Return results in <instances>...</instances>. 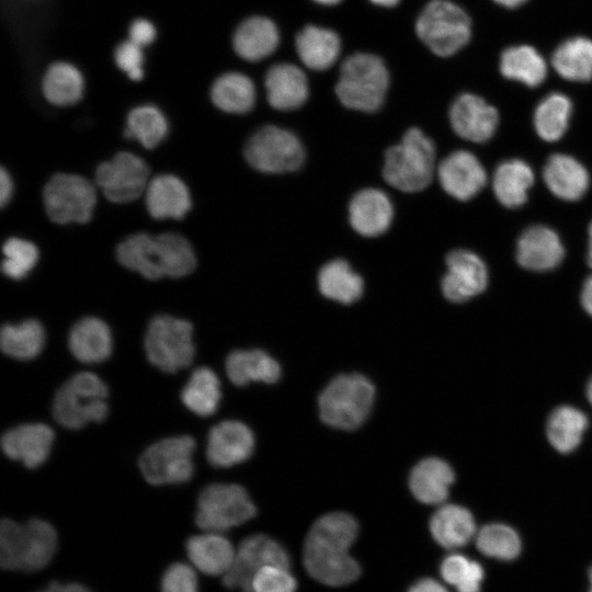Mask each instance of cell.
<instances>
[{
  "label": "cell",
  "mask_w": 592,
  "mask_h": 592,
  "mask_svg": "<svg viewBox=\"0 0 592 592\" xmlns=\"http://www.w3.org/2000/svg\"><path fill=\"white\" fill-rule=\"evenodd\" d=\"M353 543V537L337 524H314L304 544L306 571L312 579L329 587L352 583L361 574L358 562L349 553Z\"/></svg>",
  "instance_id": "obj_1"
},
{
  "label": "cell",
  "mask_w": 592,
  "mask_h": 592,
  "mask_svg": "<svg viewBox=\"0 0 592 592\" xmlns=\"http://www.w3.org/2000/svg\"><path fill=\"white\" fill-rule=\"evenodd\" d=\"M57 549L54 526L42 519L18 523L3 519L0 524V566L4 570L35 572L44 569Z\"/></svg>",
  "instance_id": "obj_2"
},
{
  "label": "cell",
  "mask_w": 592,
  "mask_h": 592,
  "mask_svg": "<svg viewBox=\"0 0 592 592\" xmlns=\"http://www.w3.org/2000/svg\"><path fill=\"white\" fill-rule=\"evenodd\" d=\"M434 170V144L419 128H409L399 144L386 150L383 177L399 191H422L431 183Z\"/></svg>",
  "instance_id": "obj_3"
},
{
  "label": "cell",
  "mask_w": 592,
  "mask_h": 592,
  "mask_svg": "<svg viewBox=\"0 0 592 592\" xmlns=\"http://www.w3.org/2000/svg\"><path fill=\"white\" fill-rule=\"evenodd\" d=\"M389 72L383 59L374 54L355 53L344 59L335 93L348 109L375 112L384 103Z\"/></svg>",
  "instance_id": "obj_4"
},
{
  "label": "cell",
  "mask_w": 592,
  "mask_h": 592,
  "mask_svg": "<svg viewBox=\"0 0 592 592\" xmlns=\"http://www.w3.org/2000/svg\"><path fill=\"white\" fill-rule=\"evenodd\" d=\"M374 400L375 388L368 378L360 374H342L321 391L319 414L332 428L355 430L369 415Z\"/></svg>",
  "instance_id": "obj_5"
},
{
  "label": "cell",
  "mask_w": 592,
  "mask_h": 592,
  "mask_svg": "<svg viewBox=\"0 0 592 592\" xmlns=\"http://www.w3.org/2000/svg\"><path fill=\"white\" fill-rule=\"evenodd\" d=\"M109 389L94 373L80 372L57 390L53 417L64 428L78 430L90 422H102L107 413Z\"/></svg>",
  "instance_id": "obj_6"
},
{
  "label": "cell",
  "mask_w": 592,
  "mask_h": 592,
  "mask_svg": "<svg viewBox=\"0 0 592 592\" xmlns=\"http://www.w3.org/2000/svg\"><path fill=\"white\" fill-rule=\"evenodd\" d=\"M415 32L432 53L449 57L469 42L471 22L456 3L449 0H432L418 16Z\"/></svg>",
  "instance_id": "obj_7"
},
{
  "label": "cell",
  "mask_w": 592,
  "mask_h": 592,
  "mask_svg": "<svg viewBox=\"0 0 592 592\" xmlns=\"http://www.w3.org/2000/svg\"><path fill=\"white\" fill-rule=\"evenodd\" d=\"M148 361L164 373H177L191 365L195 346L192 323L170 315L153 317L145 333Z\"/></svg>",
  "instance_id": "obj_8"
},
{
  "label": "cell",
  "mask_w": 592,
  "mask_h": 592,
  "mask_svg": "<svg viewBox=\"0 0 592 592\" xmlns=\"http://www.w3.org/2000/svg\"><path fill=\"white\" fill-rule=\"evenodd\" d=\"M255 512V505L243 487L212 483L200 492L195 523L205 532L221 533L248 522Z\"/></svg>",
  "instance_id": "obj_9"
},
{
  "label": "cell",
  "mask_w": 592,
  "mask_h": 592,
  "mask_svg": "<svg viewBox=\"0 0 592 592\" xmlns=\"http://www.w3.org/2000/svg\"><path fill=\"white\" fill-rule=\"evenodd\" d=\"M195 440L189 435L166 437L148 446L139 457V469L150 485L189 481L194 473Z\"/></svg>",
  "instance_id": "obj_10"
},
{
  "label": "cell",
  "mask_w": 592,
  "mask_h": 592,
  "mask_svg": "<svg viewBox=\"0 0 592 592\" xmlns=\"http://www.w3.org/2000/svg\"><path fill=\"white\" fill-rule=\"evenodd\" d=\"M244 157L255 170L264 173H285L297 170L305 160L300 140L292 132L266 125L247 141Z\"/></svg>",
  "instance_id": "obj_11"
},
{
  "label": "cell",
  "mask_w": 592,
  "mask_h": 592,
  "mask_svg": "<svg viewBox=\"0 0 592 592\" xmlns=\"http://www.w3.org/2000/svg\"><path fill=\"white\" fill-rule=\"evenodd\" d=\"M48 217L57 224H83L91 219L96 203L95 189L78 174L57 173L46 183L43 192Z\"/></svg>",
  "instance_id": "obj_12"
},
{
  "label": "cell",
  "mask_w": 592,
  "mask_h": 592,
  "mask_svg": "<svg viewBox=\"0 0 592 592\" xmlns=\"http://www.w3.org/2000/svg\"><path fill=\"white\" fill-rule=\"evenodd\" d=\"M270 565L289 568L287 550L267 535H251L238 546L231 567L223 576V583L228 589L238 588L242 592H250L254 574Z\"/></svg>",
  "instance_id": "obj_13"
},
{
  "label": "cell",
  "mask_w": 592,
  "mask_h": 592,
  "mask_svg": "<svg viewBox=\"0 0 592 592\" xmlns=\"http://www.w3.org/2000/svg\"><path fill=\"white\" fill-rule=\"evenodd\" d=\"M149 168L138 156L117 152L110 161L99 164L95 182L104 196L113 203H129L145 193L149 183Z\"/></svg>",
  "instance_id": "obj_14"
},
{
  "label": "cell",
  "mask_w": 592,
  "mask_h": 592,
  "mask_svg": "<svg viewBox=\"0 0 592 592\" xmlns=\"http://www.w3.org/2000/svg\"><path fill=\"white\" fill-rule=\"evenodd\" d=\"M447 271L442 278L446 299L463 303L485 291L488 271L483 261L474 252L458 249L446 257Z\"/></svg>",
  "instance_id": "obj_15"
},
{
  "label": "cell",
  "mask_w": 592,
  "mask_h": 592,
  "mask_svg": "<svg viewBox=\"0 0 592 592\" xmlns=\"http://www.w3.org/2000/svg\"><path fill=\"white\" fill-rule=\"evenodd\" d=\"M254 449V435L244 423L225 420L207 435L206 457L215 467L226 468L248 459Z\"/></svg>",
  "instance_id": "obj_16"
},
{
  "label": "cell",
  "mask_w": 592,
  "mask_h": 592,
  "mask_svg": "<svg viewBox=\"0 0 592 592\" xmlns=\"http://www.w3.org/2000/svg\"><path fill=\"white\" fill-rule=\"evenodd\" d=\"M449 122L454 132L462 138L483 143L496 133L499 114L480 96L463 93L449 109Z\"/></svg>",
  "instance_id": "obj_17"
},
{
  "label": "cell",
  "mask_w": 592,
  "mask_h": 592,
  "mask_svg": "<svg viewBox=\"0 0 592 592\" xmlns=\"http://www.w3.org/2000/svg\"><path fill=\"white\" fill-rule=\"evenodd\" d=\"M54 439V431L47 424L24 423L2 435L1 447L7 457L21 462L27 468H36L48 458Z\"/></svg>",
  "instance_id": "obj_18"
},
{
  "label": "cell",
  "mask_w": 592,
  "mask_h": 592,
  "mask_svg": "<svg viewBox=\"0 0 592 592\" xmlns=\"http://www.w3.org/2000/svg\"><path fill=\"white\" fill-rule=\"evenodd\" d=\"M437 175L444 191L459 201L475 196L487 182L482 164L465 150L454 151L442 160Z\"/></svg>",
  "instance_id": "obj_19"
},
{
  "label": "cell",
  "mask_w": 592,
  "mask_h": 592,
  "mask_svg": "<svg viewBox=\"0 0 592 592\" xmlns=\"http://www.w3.org/2000/svg\"><path fill=\"white\" fill-rule=\"evenodd\" d=\"M565 255L559 236L551 228L536 225L519 238L516 259L523 267L544 272L555 269Z\"/></svg>",
  "instance_id": "obj_20"
},
{
  "label": "cell",
  "mask_w": 592,
  "mask_h": 592,
  "mask_svg": "<svg viewBox=\"0 0 592 592\" xmlns=\"http://www.w3.org/2000/svg\"><path fill=\"white\" fill-rule=\"evenodd\" d=\"M394 218V207L388 196L377 189L357 192L349 204V220L352 228L364 237L384 234Z\"/></svg>",
  "instance_id": "obj_21"
},
{
  "label": "cell",
  "mask_w": 592,
  "mask_h": 592,
  "mask_svg": "<svg viewBox=\"0 0 592 592\" xmlns=\"http://www.w3.org/2000/svg\"><path fill=\"white\" fill-rule=\"evenodd\" d=\"M145 203L155 219H181L192 207L186 184L173 174L152 178L145 191Z\"/></svg>",
  "instance_id": "obj_22"
},
{
  "label": "cell",
  "mask_w": 592,
  "mask_h": 592,
  "mask_svg": "<svg viewBox=\"0 0 592 592\" xmlns=\"http://www.w3.org/2000/svg\"><path fill=\"white\" fill-rule=\"evenodd\" d=\"M266 98L278 111H292L305 104L309 95L306 75L288 62L273 65L265 76Z\"/></svg>",
  "instance_id": "obj_23"
},
{
  "label": "cell",
  "mask_w": 592,
  "mask_h": 592,
  "mask_svg": "<svg viewBox=\"0 0 592 592\" xmlns=\"http://www.w3.org/2000/svg\"><path fill=\"white\" fill-rule=\"evenodd\" d=\"M68 346L81 363L98 364L109 358L113 350L110 327L98 317H84L70 329Z\"/></svg>",
  "instance_id": "obj_24"
},
{
  "label": "cell",
  "mask_w": 592,
  "mask_h": 592,
  "mask_svg": "<svg viewBox=\"0 0 592 592\" xmlns=\"http://www.w3.org/2000/svg\"><path fill=\"white\" fill-rule=\"evenodd\" d=\"M185 549L192 565L209 576H224L236 555L230 540L215 532L191 536L186 540Z\"/></svg>",
  "instance_id": "obj_25"
},
{
  "label": "cell",
  "mask_w": 592,
  "mask_h": 592,
  "mask_svg": "<svg viewBox=\"0 0 592 592\" xmlns=\"http://www.w3.org/2000/svg\"><path fill=\"white\" fill-rule=\"evenodd\" d=\"M454 471L444 460L429 457L420 460L411 470L409 487L417 500L425 504H440L448 497L454 482Z\"/></svg>",
  "instance_id": "obj_26"
},
{
  "label": "cell",
  "mask_w": 592,
  "mask_h": 592,
  "mask_svg": "<svg viewBox=\"0 0 592 592\" xmlns=\"http://www.w3.org/2000/svg\"><path fill=\"white\" fill-rule=\"evenodd\" d=\"M278 43L277 26L265 16H251L244 20L232 37L236 54L248 61H259L270 56Z\"/></svg>",
  "instance_id": "obj_27"
},
{
  "label": "cell",
  "mask_w": 592,
  "mask_h": 592,
  "mask_svg": "<svg viewBox=\"0 0 592 592\" xmlns=\"http://www.w3.org/2000/svg\"><path fill=\"white\" fill-rule=\"evenodd\" d=\"M546 185L553 194L565 201L581 198L590 183L587 169L573 157L553 155L543 171Z\"/></svg>",
  "instance_id": "obj_28"
},
{
  "label": "cell",
  "mask_w": 592,
  "mask_h": 592,
  "mask_svg": "<svg viewBox=\"0 0 592 592\" xmlns=\"http://www.w3.org/2000/svg\"><path fill=\"white\" fill-rule=\"evenodd\" d=\"M430 532L446 549L463 547L477 534L473 514L457 504H444L436 510L430 520Z\"/></svg>",
  "instance_id": "obj_29"
},
{
  "label": "cell",
  "mask_w": 592,
  "mask_h": 592,
  "mask_svg": "<svg viewBox=\"0 0 592 592\" xmlns=\"http://www.w3.org/2000/svg\"><path fill=\"white\" fill-rule=\"evenodd\" d=\"M225 368L237 386L251 382L275 383L281 376L280 364L262 350H236L228 354Z\"/></svg>",
  "instance_id": "obj_30"
},
{
  "label": "cell",
  "mask_w": 592,
  "mask_h": 592,
  "mask_svg": "<svg viewBox=\"0 0 592 592\" xmlns=\"http://www.w3.org/2000/svg\"><path fill=\"white\" fill-rule=\"evenodd\" d=\"M295 46L298 57L306 67L326 70L338 59L341 41L332 30L307 25L296 35Z\"/></svg>",
  "instance_id": "obj_31"
},
{
  "label": "cell",
  "mask_w": 592,
  "mask_h": 592,
  "mask_svg": "<svg viewBox=\"0 0 592 592\" xmlns=\"http://www.w3.org/2000/svg\"><path fill=\"white\" fill-rule=\"evenodd\" d=\"M116 257L123 266L148 280L163 276L156 236L138 232L127 237L118 244Z\"/></svg>",
  "instance_id": "obj_32"
},
{
  "label": "cell",
  "mask_w": 592,
  "mask_h": 592,
  "mask_svg": "<svg viewBox=\"0 0 592 592\" xmlns=\"http://www.w3.org/2000/svg\"><path fill=\"white\" fill-rule=\"evenodd\" d=\"M318 287L325 297L349 305L362 296L364 281L346 261L337 259L320 269Z\"/></svg>",
  "instance_id": "obj_33"
},
{
  "label": "cell",
  "mask_w": 592,
  "mask_h": 592,
  "mask_svg": "<svg viewBox=\"0 0 592 592\" xmlns=\"http://www.w3.org/2000/svg\"><path fill=\"white\" fill-rule=\"evenodd\" d=\"M533 182L534 174L526 162L520 159L506 160L494 172L493 191L501 204L514 208L526 202Z\"/></svg>",
  "instance_id": "obj_34"
},
{
  "label": "cell",
  "mask_w": 592,
  "mask_h": 592,
  "mask_svg": "<svg viewBox=\"0 0 592 592\" xmlns=\"http://www.w3.org/2000/svg\"><path fill=\"white\" fill-rule=\"evenodd\" d=\"M210 98L219 110L231 114H243L254 105L255 87L243 73L226 72L213 83Z\"/></svg>",
  "instance_id": "obj_35"
},
{
  "label": "cell",
  "mask_w": 592,
  "mask_h": 592,
  "mask_svg": "<svg viewBox=\"0 0 592 592\" xmlns=\"http://www.w3.org/2000/svg\"><path fill=\"white\" fill-rule=\"evenodd\" d=\"M221 398L220 382L212 368L197 367L181 391L182 403L200 417L214 414Z\"/></svg>",
  "instance_id": "obj_36"
},
{
  "label": "cell",
  "mask_w": 592,
  "mask_h": 592,
  "mask_svg": "<svg viewBox=\"0 0 592 592\" xmlns=\"http://www.w3.org/2000/svg\"><path fill=\"white\" fill-rule=\"evenodd\" d=\"M45 344V330L36 319L7 323L1 328L0 346L8 356L29 361L35 358Z\"/></svg>",
  "instance_id": "obj_37"
},
{
  "label": "cell",
  "mask_w": 592,
  "mask_h": 592,
  "mask_svg": "<svg viewBox=\"0 0 592 592\" xmlns=\"http://www.w3.org/2000/svg\"><path fill=\"white\" fill-rule=\"evenodd\" d=\"M83 89L81 72L73 65L64 61L50 65L42 81L45 99L57 106L76 104L82 98Z\"/></svg>",
  "instance_id": "obj_38"
},
{
  "label": "cell",
  "mask_w": 592,
  "mask_h": 592,
  "mask_svg": "<svg viewBox=\"0 0 592 592\" xmlns=\"http://www.w3.org/2000/svg\"><path fill=\"white\" fill-rule=\"evenodd\" d=\"M500 71L508 79L535 88L545 80L547 65L534 47L520 45L509 47L502 53Z\"/></svg>",
  "instance_id": "obj_39"
},
{
  "label": "cell",
  "mask_w": 592,
  "mask_h": 592,
  "mask_svg": "<svg viewBox=\"0 0 592 592\" xmlns=\"http://www.w3.org/2000/svg\"><path fill=\"white\" fill-rule=\"evenodd\" d=\"M551 64L562 78L570 81L592 79V41L572 37L561 43L554 52Z\"/></svg>",
  "instance_id": "obj_40"
},
{
  "label": "cell",
  "mask_w": 592,
  "mask_h": 592,
  "mask_svg": "<svg viewBox=\"0 0 592 592\" xmlns=\"http://www.w3.org/2000/svg\"><path fill=\"white\" fill-rule=\"evenodd\" d=\"M588 426L587 415L570 406L555 409L547 422V436L560 453H570L580 444L582 435Z\"/></svg>",
  "instance_id": "obj_41"
},
{
  "label": "cell",
  "mask_w": 592,
  "mask_h": 592,
  "mask_svg": "<svg viewBox=\"0 0 592 592\" xmlns=\"http://www.w3.org/2000/svg\"><path fill=\"white\" fill-rule=\"evenodd\" d=\"M168 134V121L155 105L134 107L127 115L125 136L136 139L147 149L157 147Z\"/></svg>",
  "instance_id": "obj_42"
},
{
  "label": "cell",
  "mask_w": 592,
  "mask_h": 592,
  "mask_svg": "<svg viewBox=\"0 0 592 592\" xmlns=\"http://www.w3.org/2000/svg\"><path fill=\"white\" fill-rule=\"evenodd\" d=\"M571 102L561 93L547 95L536 107L534 125L540 138L556 141L566 133L571 115Z\"/></svg>",
  "instance_id": "obj_43"
},
{
  "label": "cell",
  "mask_w": 592,
  "mask_h": 592,
  "mask_svg": "<svg viewBox=\"0 0 592 592\" xmlns=\"http://www.w3.org/2000/svg\"><path fill=\"white\" fill-rule=\"evenodd\" d=\"M163 276L183 277L192 273L196 266L195 252L189 240L175 232H163L156 236Z\"/></svg>",
  "instance_id": "obj_44"
},
{
  "label": "cell",
  "mask_w": 592,
  "mask_h": 592,
  "mask_svg": "<svg viewBox=\"0 0 592 592\" xmlns=\"http://www.w3.org/2000/svg\"><path fill=\"white\" fill-rule=\"evenodd\" d=\"M476 546L487 557L510 561L520 555L522 543L514 528L505 524L492 523L477 532Z\"/></svg>",
  "instance_id": "obj_45"
},
{
  "label": "cell",
  "mask_w": 592,
  "mask_h": 592,
  "mask_svg": "<svg viewBox=\"0 0 592 592\" xmlns=\"http://www.w3.org/2000/svg\"><path fill=\"white\" fill-rule=\"evenodd\" d=\"M440 572L443 580L454 585L458 592H481L483 567L464 555L446 556L441 562Z\"/></svg>",
  "instance_id": "obj_46"
},
{
  "label": "cell",
  "mask_w": 592,
  "mask_h": 592,
  "mask_svg": "<svg viewBox=\"0 0 592 592\" xmlns=\"http://www.w3.org/2000/svg\"><path fill=\"white\" fill-rule=\"evenodd\" d=\"M2 272L11 280L24 278L36 265L38 260L37 247L23 238L11 237L2 247Z\"/></svg>",
  "instance_id": "obj_47"
},
{
  "label": "cell",
  "mask_w": 592,
  "mask_h": 592,
  "mask_svg": "<svg viewBox=\"0 0 592 592\" xmlns=\"http://www.w3.org/2000/svg\"><path fill=\"white\" fill-rule=\"evenodd\" d=\"M297 582L288 568L265 566L253 577L250 592H295Z\"/></svg>",
  "instance_id": "obj_48"
},
{
  "label": "cell",
  "mask_w": 592,
  "mask_h": 592,
  "mask_svg": "<svg viewBox=\"0 0 592 592\" xmlns=\"http://www.w3.org/2000/svg\"><path fill=\"white\" fill-rule=\"evenodd\" d=\"M161 592H198L195 571L186 563L170 565L161 578Z\"/></svg>",
  "instance_id": "obj_49"
},
{
  "label": "cell",
  "mask_w": 592,
  "mask_h": 592,
  "mask_svg": "<svg viewBox=\"0 0 592 592\" xmlns=\"http://www.w3.org/2000/svg\"><path fill=\"white\" fill-rule=\"evenodd\" d=\"M114 59L117 67L125 71L129 79L134 81L143 79L144 56L139 45L130 39L121 43L115 49Z\"/></svg>",
  "instance_id": "obj_50"
},
{
  "label": "cell",
  "mask_w": 592,
  "mask_h": 592,
  "mask_svg": "<svg viewBox=\"0 0 592 592\" xmlns=\"http://www.w3.org/2000/svg\"><path fill=\"white\" fill-rule=\"evenodd\" d=\"M156 37L153 24L146 19H137L129 26V39L140 47L146 46Z\"/></svg>",
  "instance_id": "obj_51"
},
{
  "label": "cell",
  "mask_w": 592,
  "mask_h": 592,
  "mask_svg": "<svg viewBox=\"0 0 592 592\" xmlns=\"http://www.w3.org/2000/svg\"><path fill=\"white\" fill-rule=\"evenodd\" d=\"M408 592H448L446 588L433 578H422L415 581Z\"/></svg>",
  "instance_id": "obj_52"
},
{
  "label": "cell",
  "mask_w": 592,
  "mask_h": 592,
  "mask_svg": "<svg viewBox=\"0 0 592 592\" xmlns=\"http://www.w3.org/2000/svg\"><path fill=\"white\" fill-rule=\"evenodd\" d=\"M36 592H92V591L86 585L78 582L61 583V582L54 581Z\"/></svg>",
  "instance_id": "obj_53"
},
{
  "label": "cell",
  "mask_w": 592,
  "mask_h": 592,
  "mask_svg": "<svg viewBox=\"0 0 592 592\" xmlns=\"http://www.w3.org/2000/svg\"><path fill=\"white\" fill-rule=\"evenodd\" d=\"M12 193H13V181L11 179V175L4 168H1L0 203L2 207L5 206L10 202Z\"/></svg>",
  "instance_id": "obj_54"
},
{
  "label": "cell",
  "mask_w": 592,
  "mask_h": 592,
  "mask_svg": "<svg viewBox=\"0 0 592 592\" xmlns=\"http://www.w3.org/2000/svg\"><path fill=\"white\" fill-rule=\"evenodd\" d=\"M581 303L584 310L592 316V276H590L583 285Z\"/></svg>",
  "instance_id": "obj_55"
},
{
  "label": "cell",
  "mask_w": 592,
  "mask_h": 592,
  "mask_svg": "<svg viewBox=\"0 0 592 592\" xmlns=\"http://www.w3.org/2000/svg\"><path fill=\"white\" fill-rule=\"evenodd\" d=\"M493 1L505 8H516L523 4L524 2H526L527 0H493Z\"/></svg>",
  "instance_id": "obj_56"
},
{
  "label": "cell",
  "mask_w": 592,
  "mask_h": 592,
  "mask_svg": "<svg viewBox=\"0 0 592 592\" xmlns=\"http://www.w3.org/2000/svg\"><path fill=\"white\" fill-rule=\"evenodd\" d=\"M376 5L391 8L395 7L400 0H369Z\"/></svg>",
  "instance_id": "obj_57"
},
{
  "label": "cell",
  "mask_w": 592,
  "mask_h": 592,
  "mask_svg": "<svg viewBox=\"0 0 592 592\" xmlns=\"http://www.w3.org/2000/svg\"><path fill=\"white\" fill-rule=\"evenodd\" d=\"M588 264L592 267V223L589 227Z\"/></svg>",
  "instance_id": "obj_58"
},
{
  "label": "cell",
  "mask_w": 592,
  "mask_h": 592,
  "mask_svg": "<svg viewBox=\"0 0 592 592\" xmlns=\"http://www.w3.org/2000/svg\"><path fill=\"white\" fill-rule=\"evenodd\" d=\"M314 1L322 5H333V4L339 3L341 0H314Z\"/></svg>",
  "instance_id": "obj_59"
},
{
  "label": "cell",
  "mask_w": 592,
  "mask_h": 592,
  "mask_svg": "<svg viewBox=\"0 0 592 592\" xmlns=\"http://www.w3.org/2000/svg\"><path fill=\"white\" fill-rule=\"evenodd\" d=\"M587 397L589 399V401L591 402L592 405V379L589 382L588 384V388H587Z\"/></svg>",
  "instance_id": "obj_60"
},
{
  "label": "cell",
  "mask_w": 592,
  "mask_h": 592,
  "mask_svg": "<svg viewBox=\"0 0 592 592\" xmlns=\"http://www.w3.org/2000/svg\"><path fill=\"white\" fill-rule=\"evenodd\" d=\"M589 580H590L589 592H592V567L589 569Z\"/></svg>",
  "instance_id": "obj_61"
}]
</instances>
